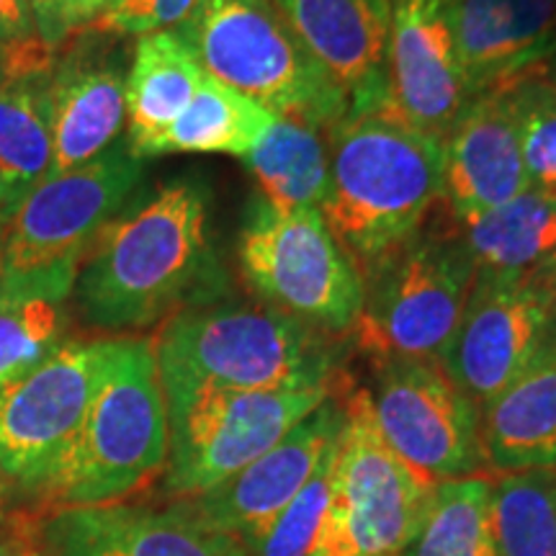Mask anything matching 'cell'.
<instances>
[{
	"label": "cell",
	"mask_w": 556,
	"mask_h": 556,
	"mask_svg": "<svg viewBox=\"0 0 556 556\" xmlns=\"http://www.w3.org/2000/svg\"><path fill=\"white\" fill-rule=\"evenodd\" d=\"M227 276L208 235V189L184 176L109 219L83 253L73 299L90 328L114 336L217 302Z\"/></svg>",
	"instance_id": "cell-1"
},
{
	"label": "cell",
	"mask_w": 556,
	"mask_h": 556,
	"mask_svg": "<svg viewBox=\"0 0 556 556\" xmlns=\"http://www.w3.org/2000/svg\"><path fill=\"white\" fill-rule=\"evenodd\" d=\"M330 191L323 217L361 274L426 225L443 197V142L394 111L340 119L325 131Z\"/></svg>",
	"instance_id": "cell-2"
},
{
	"label": "cell",
	"mask_w": 556,
	"mask_h": 556,
	"mask_svg": "<svg viewBox=\"0 0 556 556\" xmlns=\"http://www.w3.org/2000/svg\"><path fill=\"white\" fill-rule=\"evenodd\" d=\"M168 464V413L155 343L103 338V364L86 420L39 495L54 510L122 503Z\"/></svg>",
	"instance_id": "cell-3"
},
{
	"label": "cell",
	"mask_w": 556,
	"mask_h": 556,
	"mask_svg": "<svg viewBox=\"0 0 556 556\" xmlns=\"http://www.w3.org/2000/svg\"><path fill=\"white\" fill-rule=\"evenodd\" d=\"M157 371L245 392L336 387L351 338L325 336L261 299L197 304L165 319Z\"/></svg>",
	"instance_id": "cell-4"
},
{
	"label": "cell",
	"mask_w": 556,
	"mask_h": 556,
	"mask_svg": "<svg viewBox=\"0 0 556 556\" xmlns=\"http://www.w3.org/2000/svg\"><path fill=\"white\" fill-rule=\"evenodd\" d=\"M208 78L270 114L325 135L348 116V96L299 39L274 0H199L173 29Z\"/></svg>",
	"instance_id": "cell-5"
},
{
	"label": "cell",
	"mask_w": 556,
	"mask_h": 556,
	"mask_svg": "<svg viewBox=\"0 0 556 556\" xmlns=\"http://www.w3.org/2000/svg\"><path fill=\"white\" fill-rule=\"evenodd\" d=\"M361 276L366 299L351 336L358 351L371 361H443L477 276L462 227L443 206Z\"/></svg>",
	"instance_id": "cell-6"
},
{
	"label": "cell",
	"mask_w": 556,
	"mask_h": 556,
	"mask_svg": "<svg viewBox=\"0 0 556 556\" xmlns=\"http://www.w3.org/2000/svg\"><path fill=\"white\" fill-rule=\"evenodd\" d=\"M336 387L245 392L160 374L168 413L165 492L176 500L197 497L238 475L266 454Z\"/></svg>",
	"instance_id": "cell-7"
},
{
	"label": "cell",
	"mask_w": 556,
	"mask_h": 556,
	"mask_svg": "<svg viewBox=\"0 0 556 556\" xmlns=\"http://www.w3.org/2000/svg\"><path fill=\"white\" fill-rule=\"evenodd\" d=\"M343 407L330 505L309 556H402L426 526L441 482L394 454L366 387L348 381Z\"/></svg>",
	"instance_id": "cell-8"
},
{
	"label": "cell",
	"mask_w": 556,
	"mask_h": 556,
	"mask_svg": "<svg viewBox=\"0 0 556 556\" xmlns=\"http://www.w3.org/2000/svg\"><path fill=\"white\" fill-rule=\"evenodd\" d=\"M242 281L261 302L325 336L351 338L364 276L317 208H278L255 193L238 238Z\"/></svg>",
	"instance_id": "cell-9"
},
{
	"label": "cell",
	"mask_w": 556,
	"mask_h": 556,
	"mask_svg": "<svg viewBox=\"0 0 556 556\" xmlns=\"http://www.w3.org/2000/svg\"><path fill=\"white\" fill-rule=\"evenodd\" d=\"M371 409L384 441L409 467L435 479L482 477V409L454 384L441 361H371Z\"/></svg>",
	"instance_id": "cell-10"
},
{
	"label": "cell",
	"mask_w": 556,
	"mask_h": 556,
	"mask_svg": "<svg viewBox=\"0 0 556 556\" xmlns=\"http://www.w3.org/2000/svg\"><path fill=\"white\" fill-rule=\"evenodd\" d=\"M144 160L131 155L127 139L83 168L45 178L13 214L0 270H31L80 266L96 235L114 219L142 180Z\"/></svg>",
	"instance_id": "cell-11"
},
{
	"label": "cell",
	"mask_w": 556,
	"mask_h": 556,
	"mask_svg": "<svg viewBox=\"0 0 556 556\" xmlns=\"http://www.w3.org/2000/svg\"><path fill=\"white\" fill-rule=\"evenodd\" d=\"M103 338H67L45 364L0 389V477L37 492L86 420Z\"/></svg>",
	"instance_id": "cell-12"
},
{
	"label": "cell",
	"mask_w": 556,
	"mask_h": 556,
	"mask_svg": "<svg viewBox=\"0 0 556 556\" xmlns=\"http://www.w3.org/2000/svg\"><path fill=\"white\" fill-rule=\"evenodd\" d=\"M556 336V317L531 274L477 270L443 368L482 409L510 387Z\"/></svg>",
	"instance_id": "cell-13"
},
{
	"label": "cell",
	"mask_w": 556,
	"mask_h": 556,
	"mask_svg": "<svg viewBox=\"0 0 556 556\" xmlns=\"http://www.w3.org/2000/svg\"><path fill=\"white\" fill-rule=\"evenodd\" d=\"M122 39L86 26L58 47L52 67V165L45 178L93 163L122 139L131 60Z\"/></svg>",
	"instance_id": "cell-14"
},
{
	"label": "cell",
	"mask_w": 556,
	"mask_h": 556,
	"mask_svg": "<svg viewBox=\"0 0 556 556\" xmlns=\"http://www.w3.org/2000/svg\"><path fill=\"white\" fill-rule=\"evenodd\" d=\"M348 381L351 377L323 405L299 420L274 448L238 475L197 497L176 500V503L217 531L238 539L245 552H250L266 536L278 513L296 497L325 451L340 438V430L345 426L343 389Z\"/></svg>",
	"instance_id": "cell-15"
},
{
	"label": "cell",
	"mask_w": 556,
	"mask_h": 556,
	"mask_svg": "<svg viewBox=\"0 0 556 556\" xmlns=\"http://www.w3.org/2000/svg\"><path fill=\"white\" fill-rule=\"evenodd\" d=\"M387 86L389 106L402 122L446 142L471 103L451 31L448 0H392Z\"/></svg>",
	"instance_id": "cell-16"
},
{
	"label": "cell",
	"mask_w": 556,
	"mask_h": 556,
	"mask_svg": "<svg viewBox=\"0 0 556 556\" xmlns=\"http://www.w3.org/2000/svg\"><path fill=\"white\" fill-rule=\"evenodd\" d=\"M39 544L47 556H248L180 503L62 507L41 523Z\"/></svg>",
	"instance_id": "cell-17"
},
{
	"label": "cell",
	"mask_w": 556,
	"mask_h": 556,
	"mask_svg": "<svg viewBox=\"0 0 556 556\" xmlns=\"http://www.w3.org/2000/svg\"><path fill=\"white\" fill-rule=\"evenodd\" d=\"M526 189L516 90L479 96L443 142V212L464 222Z\"/></svg>",
	"instance_id": "cell-18"
},
{
	"label": "cell",
	"mask_w": 556,
	"mask_h": 556,
	"mask_svg": "<svg viewBox=\"0 0 556 556\" xmlns=\"http://www.w3.org/2000/svg\"><path fill=\"white\" fill-rule=\"evenodd\" d=\"M299 39L348 96V116L392 111L387 39L392 0H274Z\"/></svg>",
	"instance_id": "cell-19"
},
{
	"label": "cell",
	"mask_w": 556,
	"mask_h": 556,
	"mask_svg": "<svg viewBox=\"0 0 556 556\" xmlns=\"http://www.w3.org/2000/svg\"><path fill=\"white\" fill-rule=\"evenodd\" d=\"M471 101L505 90L556 54V0H448Z\"/></svg>",
	"instance_id": "cell-20"
},
{
	"label": "cell",
	"mask_w": 556,
	"mask_h": 556,
	"mask_svg": "<svg viewBox=\"0 0 556 556\" xmlns=\"http://www.w3.org/2000/svg\"><path fill=\"white\" fill-rule=\"evenodd\" d=\"M54 54L41 37L0 50V176L16 208L52 165Z\"/></svg>",
	"instance_id": "cell-21"
},
{
	"label": "cell",
	"mask_w": 556,
	"mask_h": 556,
	"mask_svg": "<svg viewBox=\"0 0 556 556\" xmlns=\"http://www.w3.org/2000/svg\"><path fill=\"white\" fill-rule=\"evenodd\" d=\"M482 451L492 475L556 467V336L482 407Z\"/></svg>",
	"instance_id": "cell-22"
},
{
	"label": "cell",
	"mask_w": 556,
	"mask_h": 556,
	"mask_svg": "<svg viewBox=\"0 0 556 556\" xmlns=\"http://www.w3.org/2000/svg\"><path fill=\"white\" fill-rule=\"evenodd\" d=\"M78 266L0 270V389L45 364L67 340Z\"/></svg>",
	"instance_id": "cell-23"
},
{
	"label": "cell",
	"mask_w": 556,
	"mask_h": 556,
	"mask_svg": "<svg viewBox=\"0 0 556 556\" xmlns=\"http://www.w3.org/2000/svg\"><path fill=\"white\" fill-rule=\"evenodd\" d=\"M206 73L178 34L137 37L127 73V148L144 160L155 139L189 106Z\"/></svg>",
	"instance_id": "cell-24"
},
{
	"label": "cell",
	"mask_w": 556,
	"mask_h": 556,
	"mask_svg": "<svg viewBox=\"0 0 556 556\" xmlns=\"http://www.w3.org/2000/svg\"><path fill=\"white\" fill-rule=\"evenodd\" d=\"M240 160L258 180V193L268 204L323 212L330 191V160L319 129L289 116H274Z\"/></svg>",
	"instance_id": "cell-25"
},
{
	"label": "cell",
	"mask_w": 556,
	"mask_h": 556,
	"mask_svg": "<svg viewBox=\"0 0 556 556\" xmlns=\"http://www.w3.org/2000/svg\"><path fill=\"white\" fill-rule=\"evenodd\" d=\"M456 225L475 255L477 270L526 276L556 250V199L526 189Z\"/></svg>",
	"instance_id": "cell-26"
},
{
	"label": "cell",
	"mask_w": 556,
	"mask_h": 556,
	"mask_svg": "<svg viewBox=\"0 0 556 556\" xmlns=\"http://www.w3.org/2000/svg\"><path fill=\"white\" fill-rule=\"evenodd\" d=\"M276 114L225 83L206 78L178 119L144 152V160L180 152H222L242 157L263 137Z\"/></svg>",
	"instance_id": "cell-27"
},
{
	"label": "cell",
	"mask_w": 556,
	"mask_h": 556,
	"mask_svg": "<svg viewBox=\"0 0 556 556\" xmlns=\"http://www.w3.org/2000/svg\"><path fill=\"white\" fill-rule=\"evenodd\" d=\"M490 528L497 556H556V467L492 482Z\"/></svg>",
	"instance_id": "cell-28"
},
{
	"label": "cell",
	"mask_w": 556,
	"mask_h": 556,
	"mask_svg": "<svg viewBox=\"0 0 556 556\" xmlns=\"http://www.w3.org/2000/svg\"><path fill=\"white\" fill-rule=\"evenodd\" d=\"M492 482L482 475L438 484L426 526L402 556H497L490 528Z\"/></svg>",
	"instance_id": "cell-29"
},
{
	"label": "cell",
	"mask_w": 556,
	"mask_h": 556,
	"mask_svg": "<svg viewBox=\"0 0 556 556\" xmlns=\"http://www.w3.org/2000/svg\"><path fill=\"white\" fill-rule=\"evenodd\" d=\"M343 433V430H340ZM340 441V438H338ZM338 441L325 451L312 477L304 482L296 497L278 513L258 544L248 556H309L323 531L325 513L332 495V477H336Z\"/></svg>",
	"instance_id": "cell-30"
},
{
	"label": "cell",
	"mask_w": 556,
	"mask_h": 556,
	"mask_svg": "<svg viewBox=\"0 0 556 556\" xmlns=\"http://www.w3.org/2000/svg\"><path fill=\"white\" fill-rule=\"evenodd\" d=\"M539 73L513 86L520 116V152L528 189L556 199V88Z\"/></svg>",
	"instance_id": "cell-31"
},
{
	"label": "cell",
	"mask_w": 556,
	"mask_h": 556,
	"mask_svg": "<svg viewBox=\"0 0 556 556\" xmlns=\"http://www.w3.org/2000/svg\"><path fill=\"white\" fill-rule=\"evenodd\" d=\"M199 0H103L93 29L116 37H144V34L168 31L193 11Z\"/></svg>",
	"instance_id": "cell-32"
},
{
	"label": "cell",
	"mask_w": 556,
	"mask_h": 556,
	"mask_svg": "<svg viewBox=\"0 0 556 556\" xmlns=\"http://www.w3.org/2000/svg\"><path fill=\"white\" fill-rule=\"evenodd\" d=\"M39 37L29 0H0V50Z\"/></svg>",
	"instance_id": "cell-33"
},
{
	"label": "cell",
	"mask_w": 556,
	"mask_h": 556,
	"mask_svg": "<svg viewBox=\"0 0 556 556\" xmlns=\"http://www.w3.org/2000/svg\"><path fill=\"white\" fill-rule=\"evenodd\" d=\"M29 3L41 41H47L50 47H60L70 37L65 0H29Z\"/></svg>",
	"instance_id": "cell-34"
},
{
	"label": "cell",
	"mask_w": 556,
	"mask_h": 556,
	"mask_svg": "<svg viewBox=\"0 0 556 556\" xmlns=\"http://www.w3.org/2000/svg\"><path fill=\"white\" fill-rule=\"evenodd\" d=\"M101 9H103V0H65V16H67L70 34L86 29V26L93 24V21L99 18Z\"/></svg>",
	"instance_id": "cell-35"
},
{
	"label": "cell",
	"mask_w": 556,
	"mask_h": 556,
	"mask_svg": "<svg viewBox=\"0 0 556 556\" xmlns=\"http://www.w3.org/2000/svg\"><path fill=\"white\" fill-rule=\"evenodd\" d=\"M0 556H47L41 544H37L24 531H0Z\"/></svg>",
	"instance_id": "cell-36"
},
{
	"label": "cell",
	"mask_w": 556,
	"mask_h": 556,
	"mask_svg": "<svg viewBox=\"0 0 556 556\" xmlns=\"http://www.w3.org/2000/svg\"><path fill=\"white\" fill-rule=\"evenodd\" d=\"M533 281H536V287L541 289V294L546 296L548 307H552L554 317H556V250L548 258L541 263V266L533 270Z\"/></svg>",
	"instance_id": "cell-37"
},
{
	"label": "cell",
	"mask_w": 556,
	"mask_h": 556,
	"mask_svg": "<svg viewBox=\"0 0 556 556\" xmlns=\"http://www.w3.org/2000/svg\"><path fill=\"white\" fill-rule=\"evenodd\" d=\"M13 214H16V204H13V197H11L9 186H5L3 176H0V250H3L5 232H9Z\"/></svg>",
	"instance_id": "cell-38"
},
{
	"label": "cell",
	"mask_w": 556,
	"mask_h": 556,
	"mask_svg": "<svg viewBox=\"0 0 556 556\" xmlns=\"http://www.w3.org/2000/svg\"><path fill=\"white\" fill-rule=\"evenodd\" d=\"M548 75H552V78H548V83H552V86L556 88V54L552 58V65H548Z\"/></svg>",
	"instance_id": "cell-39"
}]
</instances>
